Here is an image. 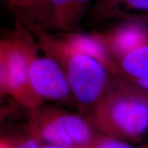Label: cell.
<instances>
[{"mask_svg":"<svg viewBox=\"0 0 148 148\" xmlns=\"http://www.w3.org/2000/svg\"><path fill=\"white\" fill-rule=\"evenodd\" d=\"M32 29L46 56L63 69L73 96L81 105L92 108L113 87L110 72L100 62L75 49L63 38L51 36L37 27Z\"/></svg>","mask_w":148,"mask_h":148,"instance_id":"6da1fadb","label":"cell"},{"mask_svg":"<svg viewBox=\"0 0 148 148\" xmlns=\"http://www.w3.org/2000/svg\"><path fill=\"white\" fill-rule=\"evenodd\" d=\"M92 121L109 137L136 140L148 129V92L119 83L92 107Z\"/></svg>","mask_w":148,"mask_h":148,"instance_id":"7a4b0ae2","label":"cell"},{"mask_svg":"<svg viewBox=\"0 0 148 148\" xmlns=\"http://www.w3.org/2000/svg\"><path fill=\"white\" fill-rule=\"evenodd\" d=\"M3 42L5 90L25 106L36 108L41 99L31 88L29 71L33 59L38 56L37 45L20 24Z\"/></svg>","mask_w":148,"mask_h":148,"instance_id":"3957f363","label":"cell"},{"mask_svg":"<svg viewBox=\"0 0 148 148\" xmlns=\"http://www.w3.org/2000/svg\"><path fill=\"white\" fill-rule=\"evenodd\" d=\"M37 128L49 144L88 147L94 140L88 121L75 114L53 111L46 114Z\"/></svg>","mask_w":148,"mask_h":148,"instance_id":"277c9868","label":"cell"},{"mask_svg":"<svg viewBox=\"0 0 148 148\" xmlns=\"http://www.w3.org/2000/svg\"><path fill=\"white\" fill-rule=\"evenodd\" d=\"M29 84L40 99L66 101L72 94L63 69L54 59L46 56L33 59L29 66Z\"/></svg>","mask_w":148,"mask_h":148,"instance_id":"5b68a950","label":"cell"},{"mask_svg":"<svg viewBox=\"0 0 148 148\" xmlns=\"http://www.w3.org/2000/svg\"><path fill=\"white\" fill-rule=\"evenodd\" d=\"M90 0H45L32 28L72 32L87 12Z\"/></svg>","mask_w":148,"mask_h":148,"instance_id":"8992f818","label":"cell"},{"mask_svg":"<svg viewBox=\"0 0 148 148\" xmlns=\"http://www.w3.org/2000/svg\"><path fill=\"white\" fill-rule=\"evenodd\" d=\"M98 34L114 61L148 40L147 27L134 22L125 21L108 32Z\"/></svg>","mask_w":148,"mask_h":148,"instance_id":"52a82bcc","label":"cell"},{"mask_svg":"<svg viewBox=\"0 0 148 148\" xmlns=\"http://www.w3.org/2000/svg\"><path fill=\"white\" fill-rule=\"evenodd\" d=\"M90 16L97 22L112 18L127 20L137 14L147 13L148 0H95Z\"/></svg>","mask_w":148,"mask_h":148,"instance_id":"ba28073f","label":"cell"},{"mask_svg":"<svg viewBox=\"0 0 148 148\" xmlns=\"http://www.w3.org/2000/svg\"><path fill=\"white\" fill-rule=\"evenodd\" d=\"M62 38L75 49L100 62L110 73H116L120 71L117 63L108 53L98 34L69 32Z\"/></svg>","mask_w":148,"mask_h":148,"instance_id":"9c48e42d","label":"cell"},{"mask_svg":"<svg viewBox=\"0 0 148 148\" xmlns=\"http://www.w3.org/2000/svg\"><path fill=\"white\" fill-rule=\"evenodd\" d=\"M120 71L133 79L148 77V40L115 60Z\"/></svg>","mask_w":148,"mask_h":148,"instance_id":"30bf717a","label":"cell"},{"mask_svg":"<svg viewBox=\"0 0 148 148\" xmlns=\"http://www.w3.org/2000/svg\"><path fill=\"white\" fill-rule=\"evenodd\" d=\"M12 12L29 27L33 26L38 0H5Z\"/></svg>","mask_w":148,"mask_h":148,"instance_id":"8fae6325","label":"cell"},{"mask_svg":"<svg viewBox=\"0 0 148 148\" xmlns=\"http://www.w3.org/2000/svg\"><path fill=\"white\" fill-rule=\"evenodd\" d=\"M89 148H132L126 143L111 137L98 138L94 140Z\"/></svg>","mask_w":148,"mask_h":148,"instance_id":"7c38bea8","label":"cell"},{"mask_svg":"<svg viewBox=\"0 0 148 148\" xmlns=\"http://www.w3.org/2000/svg\"><path fill=\"white\" fill-rule=\"evenodd\" d=\"M6 92L4 79V42L0 39V95Z\"/></svg>","mask_w":148,"mask_h":148,"instance_id":"4fadbf2b","label":"cell"},{"mask_svg":"<svg viewBox=\"0 0 148 148\" xmlns=\"http://www.w3.org/2000/svg\"><path fill=\"white\" fill-rule=\"evenodd\" d=\"M125 21L134 22V23L145 25V24L148 23V12L147 13L137 14V15L131 16V17L127 18Z\"/></svg>","mask_w":148,"mask_h":148,"instance_id":"5bb4252c","label":"cell"},{"mask_svg":"<svg viewBox=\"0 0 148 148\" xmlns=\"http://www.w3.org/2000/svg\"><path fill=\"white\" fill-rule=\"evenodd\" d=\"M16 148H41L37 143V142L32 138L22 140L17 144Z\"/></svg>","mask_w":148,"mask_h":148,"instance_id":"9a60e30c","label":"cell"},{"mask_svg":"<svg viewBox=\"0 0 148 148\" xmlns=\"http://www.w3.org/2000/svg\"><path fill=\"white\" fill-rule=\"evenodd\" d=\"M134 82L140 89L148 90V77L143 79H134Z\"/></svg>","mask_w":148,"mask_h":148,"instance_id":"2e32d148","label":"cell"},{"mask_svg":"<svg viewBox=\"0 0 148 148\" xmlns=\"http://www.w3.org/2000/svg\"><path fill=\"white\" fill-rule=\"evenodd\" d=\"M89 146H88V147H79V146H73V145H54V144H48V145L43 146V147H42L41 148H89Z\"/></svg>","mask_w":148,"mask_h":148,"instance_id":"e0dca14e","label":"cell"},{"mask_svg":"<svg viewBox=\"0 0 148 148\" xmlns=\"http://www.w3.org/2000/svg\"><path fill=\"white\" fill-rule=\"evenodd\" d=\"M44 1L45 0H38V1H37V8H36V14H35V18H34V23H35V19H36V15L37 14H38V11H39L40 8H41L42 3H44Z\"/></svg>","mask_w":148,"mask_h":148,"instance_id":"ac0fdd59","label":"cell"},{"mask_svg":"<svg viewBox=\"0 0 148 148\" xmlns=\"http://www.w3.org/2000/svg\"><path fill=\"white\" fill-rule=\"evenodd\" d=\"M0 148H9V147L6 145H5V144L0 142Z\"/></svg>","mask_w":148,"mask_h":148,"instance_id":"d6986e66","label":"cell"}]
</instances>
